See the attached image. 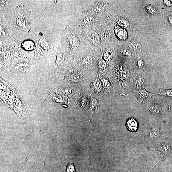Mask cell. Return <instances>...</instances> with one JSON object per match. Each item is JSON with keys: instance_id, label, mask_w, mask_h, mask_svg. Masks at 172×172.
Wrapping results in <instances>:
<instances>
[{"instance_id": "19", "label": "cell", "mask_w": 172, "mask_h": 172, "mask_svg": "<svg viewBox=\"0 0 172 172\" xmlns=\"http://www.w3.org/2000/svg\"><path fill=\"white\" fill-rule=\"evenodd\" d=\"M101 85V83L99 80H96L95 83L94 85L96 88H99L100 87Z\"/></svg>"}, {"instance_id": "15", "label": "cell", "mask_w": 172, "mask_h": 172, "mask_svg": "<svg viewBox=\"0 0 172 172\" xmlns=\"http://www.w3.org/2000/svg\"><path fill=\"white\" fill-rule=\"evenodd\" d=\"M63 56L61 53L58 54L57 56V61L58 63L62 62L63 60Z\"/></svg>"}, {"instance_id": "17", "label": "cell", "mask_w": 172, "mask_h": 172, "mask_svg": "<svg viewBox=\"0 0 172 172\" xmlns=\"http://www.w3.org/2000/svg\"><path fill=\"white\" fill-rule=\"evenodd\" d=\"M119 25L122 27L126 28L127 26L126 22L123 20H120L119 22Z\"/></svg>"}, {"instance_id": "1", "label": "cell", "mask_w": 172, "mask_h": 172, "mask_svg": "<svg viewBox=\"0 0 172 172\" xmlns=\"http://www.w3.org/2000/svg\"><path fill=\"white\" fill-rule=\"evenodd\" d=\"M23 8L22 4H19L16 6L15 16L16 22L19 28L28 32L31 31V21L24 13Z\"/></svg>"}, {"instance_id": "7", "label": "cell", "mask_w": 172, "mask_h": 172, "mask_svg": "<svg viewBox=\"0 0 172 172\" xmlns=\"http://www.w3.org/2000/svg\"><path fill=\"white\" fill-rule=\"evenodd\" d=\"M157 95L165 97H172V89H165L160 88V91Z\"/></svg>"}, {"instance_id": "11", "label": "cell", "mask_w": 172, "mask_h": 172, "mask_svg": "<svg viewBox=\"0 0 172 172\" xmlns=\"http://www.w3.org/2000/svg\"><path fill=\"white\" fill-rule=\"evenodd\" d=\"M71 42L74 46H77L79 45V41L77 38L73 36L71 38Z\"/></svg>"}, {"instance_id": "24", "label": "cell", "mask_w": 172, "mask_h": 172, "mask_svg": "<svg viewBox=\"0 0 172 172\" xmlns=\"http://www.w3.org/2000/svg\"><path fill=\"white\" fill-rule=\"evenodd\" d=\"M7 1H1V6L3 7L5 5L7 4Z\"/></svg>"}, {"instance_id": "12", "label": "cell", "mask_w": 172, "mask_h": 172, "mask_svg": "<svg viewBox=\"0 0 172 172\" xmlns=\"http://www.w3.org/2000/svg\"><path fill=\"white\" fill-rule=\"evenodd\" d=\"M122 52L124 54L127 56H130L131 55V53L127 49L124 48L122 50Z\"/></svg>"}, {"instance_id": "8", "label": "cell", "mask_w": 172, "mask_h": 172, "mask_svg": "<svg viewBox=\"0 0 172 172\" xmlns=\"http://www.w3.org/2000/svg\"><path fill=\"white\" fill-rule=\"evenodd\" d=\"M66 172H75V165L71 161L69 162L66 167Z\"/></svg>"}, {"instance_id": "2", "label": "cell", "mask_w": 172, "mask_h": 172, "mask_svg": "<svg viewBox=\"0 0 172 172\" xmlns=\"http://www.w3.org/2000/svg\"><path fill=\"white\" fill-rule=\"evenodd\" d=\"M135 95L139 98L141 102H144L150 101L152 96L156 95L157 94H154L150 93L146 91L144 87H142L138 90H135Z\"/></svg>"}, {"instance_id": "20", "label": "cell", "mask_w": 172, "mask_h": 172, "mask_svg": "<svg viewBox=\"0 0 172 172\" xmlns=\"http://www.w3.org/2000/svg\"><path fill=\"white\" fill-rule=\"evenodd\" d=\"M131 47L133 49H136L138 47L137 44H136L135 42H132L131 45Z\"/></svg>"}, {"instance_id": "22", "label": "cell", "mask_w": 172, "mask_h": 172, "mask_svg": "<svg viewBox=\"0 0 172 172\" xmlns=\"http://www.w3.org/2000/svg\"><path fill=\"white\" fill-rule=\"evenodd\" d=\"M138 66L140 68L141 67L143 66V62H142L141 60H139L138 62Z\"/></svg>"}, {"instance_id": "4", "label": "cell", "mask_w": 172, "mask_h": 172, "mask_svg": "<svg viewBox=\"0 0 172 172\" xmlns=\"http://www.w3.org/2000/svg\"><path fill=\"white\" fill-rule=\"evenodd\" d=\"M115 31L116 36L121 40H125L127 38V33L124 29L117 27L115 28Z\"/></svg>"}, {"instance_id": "6", "label": "cell", "mask_w": 172, "mask_h": 172, "mask_svg": "<svg viewBox=\"0 0 172 172\" xmlns=\"http://www.w3.org/2000/svg\"><path fill=\"white\" fill-rule=\"evenodd\" d=\"M144 83V80L143 78L140 77H137L135 78L134 80L135 85V90H138L142 87Z\"/></svg>"}, {"instance_id": "5", "label": "cell", "mask_w": 172, "mask_h": 172, "mask_svg": "<svg viewBox=\"0 0 172 172\" xmlns=\"http://www.w3.org/2000/svg\"><path fill=\"white\" fill-rule=\"evenodd\" d=\"M162 106L159 103H154L150 107V110L155 114H160L162 112Z\"/></svg>"}, {"instance_id": "13", "label": "cell", "mask_w": 172, "mask_h": 172, "mask_svg": "<svg viewBox=\"0 0 172 172\" xmlns=\"http://www.w3.org/2000/svg\"><path fill=\"white\" fill-rule=\"evenodd\" d=\"M99 65L101 68L104 69L106 66V63L104 61L102 60L100 62Z\"/></svg>"}, {"instance_id": "10", "label": "cell", "mask_w": 172, "mask_h": 172, "mask_svg": "<svg viewBox=\"0 0 172 172\" xmlns=\"http://www.w3.org/2000/svg\"><path fill=\"white\" fill-rule=\"evenodd\" d=\"M112 55L111 52L110 51H108L105 53L104 55V58L106 61L110 60Z\"/></svg>"}, {"instance_id": "18", "label": "cell", "mask_w": 172, "mask_h": 172, "mask_svg": "<svg viewBox=\"0 0 172 172\" xmlns=\"http://www.w3.org/2000/svg\"><path fill=\"white\" fill-rule=\"evenodd\" d=\"M93 18L91 17H88L86 18L84 20V22L86 23L90 22L92 21Z\"/></svg>"}, {"instance_id": "9", "label": "cell", "mask_w": 172, "mask_h": 172, "mask_svg": "<svg viewBox=\"0 0 172 172\" xmlns=\"http://www.w3.org/2000/svg\"><path fill=\"white\" fill-rule=\"evenodd\" d=\"M82 62L84 65L91 64L92 62V58L90 56H87L83 59Z\"/></svg>"}, {"instance_id": "16", "label": "cell", "mask_w": 172, "mask_h": 172, "mask_svg": "<svg viewBox=\"0 0 172 172\" xmlns=\"http://www.w3.org/2000/svg\"><path fill=\"white\" fill-rule=\"evenodd\" d=\"M104 86L107 89H110L111 86L109 82L107 80H105L104 82Z\"/></svg>"}, {"instance_id": "14", "label": "cell", "mask_w": 172, "mask_h": 172, "mask_svg": "<svg viewBox=\"0 0 172 172\" xmlns=\"http://www.w3.org/2000/svg\"><path fill=\"white\" fill-rule=\"evenodd\" d=\"M97 104V101L95 99L93 100L91 103V106L92 109H94Z\"/></svg>"}, {"instance_id": "23", "label": "cell", "mask_w": 172, "mask_h": 172, "mask_svg": "<svg viewBox=\"0 0 172 172\" xmlns=\"http://www.w3.org/2000/svg\"><path fill=\"white\" fill-rule=\"evenodd\" d=\"M164 3L165 4L166 6H170L171 5V3L170 1H165L164 2Z\"/></svg>"}, {"instance_id": "21", "label": "cell", "mask_w": 172, "mask_h": 172, "mask_svg": "<svg viewBox=\"0 0 172 172\" xmlns=\"http://www.w3.org/2000/svg\"><path fill=\"white\" fill-rule=\"evenodd\" d=\"M73 79L76 82L79 81L80 80V78L79 75H76L74 76V77Z\"/></svg>"}, {"instance_id": "3", "label": "cell", "mask_w": 172, "mask_h": 172, "mask_svg": "<svg viewBox=\"0 0 172 172\" xmlns=\"http://www.w3.org/2000/svg\"><path fill=\"white\" fill-rule=\"evenodd\" d=\"M138 125L137 120L133 118H130L128 120L126 124L127 129L131 131H136L138 129Z\"/></svg>"}, {"instance_id": "25", "label": "cell", "mask_w": 172, "mask_h": 172, "mask_svg": "<svg viewBox=\"0 0 172 172\" xmlns=\"http://www.w3.org/2000/svg\"><path fill=\"white\" fill-rule=\"evenodd\" d=\"M168 21L170 23L172 24V14L170 15L168 18Z\"/></svg>"}]
</instances>
